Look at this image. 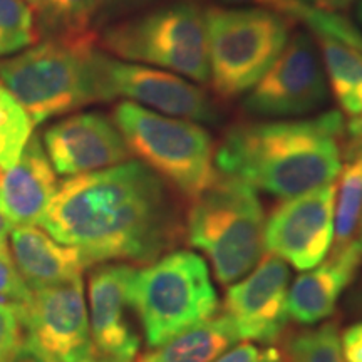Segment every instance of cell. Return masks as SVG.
I'll return each instance as SVG.
<instances>
[{"mask_svg":"<svg viewBox=\"0 0 362 362\" xmlns=\"http://www.w3.org/2000/svg\"><path fill=\"white\" fill-rule=\"evenodd\" d=\"M341 342L346 362H362V320L344 330Z\"/></svg>","mask_w":362,"mask_h":362,"instance_id":"cell-30","label":"cell"},{"mask_svg":"<svg viewBox=\"0 0 362 362\" xmlns=\"http://www.w3.org/2000/svg\"><path fill=\"white\" fill-rule=\"evenodd\" d=\"M265 215L257 189L218 171L185 216L188 245L205 253L221 285H232L259 264Z\"/></svg>","mask_w":362,"mask_h":362,"instance_id":"cell-3","label":"cell"},{"mask_svg":"<svg viewBox=\"0 0 362 362\" xmlns=\"http://www.w3.org/2000/svg\"><path fill=\"white\" fill-rule=\"evenodd\" d=\"M33 129L34 123L24 107L0 84V173L19 161Z\"/></svg>","mask_w":362,"mask_h":362,"instance_id":"cell-25","label":"cell"},{"mask_svg":"<svg viewBox=\"0 0 362 362\" xmlns=\"http://www.w3.org/2000/svg\"><path fill=\"white\" fill-rule=\"evenodd\" d=\"M325 76L347 124L362 121V52L330 37H315Z\"/></svg>","mask_w":362,"mask_h":362,"instance_id":"cell-20","label":"cell"},{"mask_svg":"<svg viewBox=\"0 0 362 362\" xmlns=\"http://www.w3.org/2000/svg\"><path fill=\"white\" fill-rule=\"evenodd\" d=\"M40 225L89 265H148L185 238L178 192L141 161L62 181Z\"/></svg>","mask_w":362,"mask_h":362,"instance_id":"cell-1","label":"cell"},{"mask_svg":"<svg viewBox=\"0 0 362 362\" xmlns=\"http://www.w3.org/2000/svg\"><path fill=\"white\" fill-rule=\"evenodd\" d=\"M101 0H40L39 21L51 37L93 35L90 22Z\"/></svg>","mask_w":362,"mask_h":362,"instance_id":"cell-24","label":"cell"},{"mask_svg":"<svg viewBox=\"0 0 362 362\" xmlns=\"http://www.w3.org/2000/svg\"><path fill=\"white\" fill-rule=\"evenodd\" d=\"M291 270L282 259L267 253L247 277L225 293L223 315L233 324L240 342L272 346L282 339L288 320Z\"/></svg>","mask_w":362,"mask_h":362,"instance_id":"cell-14","label":"cell"},{"mask_svg":"<svg viewBox=\"0 0 362 362\" xmlns=\"http://www.w3.org/2000/svg\"><path fill=\"white\" fill-rule=\"evenodd\" d=\"M304 2H307V4H310V6H315V7H317V4H319V0H304Z\"/></svg>","mask_w":362,"mask_h":362,"instance_id":"cell-38","label":"cell"},{"mask_svg":"<svg viewBox=\"0 0 362 362\" xmlns=\"http://www.w3.org/2000/svg\"><path fill=\"white\" fill-rule=\"evenodd\" d=\"M103 49L121 61L143 62L194 83L210 81L205 12L189 2L165 6L107 27Z\"/></svg>","mask_w":362,"mask_h":362,"instance_id":"cell-8","label":"cell"},{"mask_svg":"<svg viewBox=\"0 0 362 362\" xmlns=\"http://www.w3.org/2000/svg\"><path fill=\"white\" fill-rule=\"evenodd\" d=\"M96 42V34L49 37L0 61V84L24 107L34 126L98 103Z\"/></svg>","mask_w":362,"mask_h":362,"instance_id":"cell-4","label":"cell"},{"mask_svg":"<svg viewBox=\"0 0 362 362\" xmlns=\"http://www.w3.org/2000/svg\"><path fill=\"white\" fill-rule=\"evenodd\" d=\"M12 259L30 291L83 277L89 262L78 248L62 245L35 225L13 226Z\"/></svg>","mask_w":362,"mask_h":362,"instance_id":"cell-18","label":"cell"},{"mask_svg":"<svg viewBox=\"0 0 362 362\" xmlns=\"http://www.w3.org/2000/svg\"><path fill=\"white\" fill-rule=\"evenodd\" d=\"M284 362H285V361H284Z\"/></svg>","mask_w":362,"mask_h":362,"instance_id":"cell-42","label":"cell"},{"mask_svg":"<svg viewBox=\"0 0 362 362\" xmlns=\"http://www.w3.org/2000/svg\"><path fill=\"white\" fill-rule=\"evenodd\" d=\"M285 362H346L336 320L319 327L293 330L284 341Z\"/></svg>","mask_w":362,"mask_h":362,"instance_id":"cell-23","label":"cell"},{"mask_svg":"<svg viewBox=\"0 0 362 362\" xmlns=\"http://www.w3.org/2000/svg\"><path fill=\"white\" fill-rule=\"evenodd\" d=\"M21 319L25 342L49 362L94 359L83 277L33 291Z\"/></svg>","mask_w":362,"mask_h":362,"instance_id":"cell-11","label":"cell"},{"mask_svg":"<svg viewBox=\"0 0 362 362\" xmlns=\"http://www.w3.org/2000/svg\"><path fill=\"white\" fill-rule=\"evenodd\" d=\"M12 228H13L12 221L7 218L2 210H0V245H2V243H7V238L8 235H11Z\"/></svg>","mask_w":362,"mask_h":362,"instance_id":"cell-34","label":"cell"},{"mask_svg":"<svg viewBox=\"0 0 362 362\" xmlns=\"http://www.w3.org/2000/svg\"><path fill=\"white\" fill-rule=\"evenodd\" d=\"M21 309L0 302V362H11L24 344Z\"/></svg>","mask_w":362,"mask_h":362,"instance_id":"cell-28","label":"cell"},{"mask_svg":"<svg viewBox=\"0 0 362 362\" xmlns=\"http://www.w3.org/2000/svg\"><path fill=\"white\" fill-rule=\"evenodd\" d=\"M11 362H49V361L45 359L44 356H40L39 352L35 351L29 342H25L24 339V344H22L19 352L13 356V359Z\"/></svg>","mask_w":362,"mask_h":362,"instance_id":"cell-31","label":"cell"},{"mask_svg":"<svg viewBox=\"0 0 362 362\" xmlns=\"http://www.w3.org/2000/svg\"><path fill=\"white\" fill-rule=\"evenodd\" d=\"M22 2H25L27 6H29L33 11L37 13L39 8H40V0H22Z\"/></svg>","mask_w":362,"mask_h":362,"instance_id":"cell-35","label":"cell"},{"mask_svg":"<svg viewBox=\"0 0 362 362\" xmlns=\"http://www.w3.org/2000/svg\"><path fill=\"white\" fill-rule=\"evenodd\" d=\"M83 362H104V361H96V359H89V361H83Z\"/></svg>","mask_w":362,"mask_h":362,"instance_id":"cell-39","label":"cell"},{"mask_svg":"<svg viewBox=\"0 0 362 362\" xmlns=\"http://www.w3.org/2000/svg\"><path fill=\"white\" fill-rule=\"evenodd\" d=\"M357 19H359V22L362 24V0L357 2Z\"/></svg>","mask_w":362,"mask_h":362,"instance_id":"cell-37","label":"cell"},{"mask_svg":"<svg viewBox=\"0 0 362 362\" xmlns=\"http://www.w3.org/2000/svg\"><path fill=\"white\" fill-rule=\"evenodd\" d=\"M342 115L235 124L215 151L220 173L288 200L332 185L342 166Z\"/></svg>","mask_w":362,"mask_h":362,"instance_id":"cell-2","label":"cell"},{"mask_svg":"<svg viewBox=\"0 0 362 362\" xmlns=\"http://www.w3.org/2000/svg\"><path fill=\"white\" fill-rule=\"evenodd\" d=\"M346 131H347V136H349V139H351L349 146L362 149V121L347 124Z\"/></svg>","mask_w":362,"mask_h":362,"instance_id":"cell-32","label":"cell"},{"mask_svg":"<svg viewBox=\"0 0 362 362\" xmlns=\"http://www.w3.org/2000/svg\"><path fill=\"white\" fill-rule=\"evenodd\" d=\"M112 121L131 155L189 202L218 176L214 138L194 121L160 115L129 101L116 104Z\"/></svg>","mask_w":362,"mask_h":362,"instance_id":"cell-6","label":"cell"},{"mask_svg":"<svg viewBox=\"0 0 362 362\" xmlns=\"http://www.w3.org/2000/svg\"><path fill=\"white\" fill-rule=\"evenodd\" d=\"M98 101L124 98L160 115L211 123L216 119L215 103L198 86L170 71L129 64L98 51L94 56Z\"/></svg>","mask_w":362,"mask_h":362,"instance_id":"cell-9","label":"cell"},{"mask_svg":"<svg viewBox=\"0 0 362 362\" xmlns=\"http://www.w3.org/2000/svg\"><path fill=\"white\" fill-rule=\"evenodd\" d=\"M214 362H284V357L275 347L260 349L253 342H242L233 346Z\"/></svg>","mask_w":362,"mask_h":362,"instance_id":"cell-29","label":"cell"},{"mask_svg":"<svg viewBox=\"0 0 362 362\" xmlns=\"http://www.w3.org/2000/svg\"><path fill=\"white\" fill-rule=\"evenodd\" d=\"M334 183L279 203L265 220V253L302 272L319 265L334 243Z\"/></svg>","mask_w":362,"mask_h":362,"instance_id":"cell-12","label":"cell"},{"mask_svg":"<svg viewBox=\"0 0 362 362\" xmlns=\"http://www.w3.org/2000/svg\"><path fill=\"white\" fill-rule=\"evenodd\" d=\"M30 297L33 291L21 277L7 243H2L0 245V302L22 309L30 300Z\"/></svg>","mask_w":362,"mask_h":362,"instance_id":"cell-27","label":"cell"},{"mask_svg":"<svg viewBox=\"0 0 362 362\" xmlns=\"http://www.w3.org/2000/svg\"><path fill=\"white\" fill-rule=\"evenodd\" d=\"M44 149L54 171L79 176L133 160L115 121L101 112H78L44 133Z\"/></svg>","mask_w":362,"mask_h":362,"instance_id":"cell-15","label":"cell"},{"mask_svg":"<svg viewBox=\"0 0 362 362\" xmlns=\"http://www.w3.org/2000/svg\"><path fill=\"white\" fill-rule=\"evenodd\" d=\"M35 12L22 0H0V57L37 42Z\"/></svg>","mask_w":362,"mask_h":362,"instance_id":"cell-26","label":"cell"},{"mask_svg":"<svg viewBox=\"0 0 362 362\" xmlns=\"http://www.w3.org/2000/svg\"><path fill=\"white\" fill-rule=\"evenodd\" d=\"M361 243V250H362V242H359Z\"/></svg>","mask_w":362,"mask_h":362,"instance_id":"cell-41","label":"cell"},{"mask_svg":"<svg viewBox=\"0 0 362 362\" xmlns=\"http://www.w3.org/2000/svg\"><path fill=\"white\" fill-rule=\"evenodd\" d=\"M361 262V243L352 240L346 247L332 248L325 262L304 270L288 287V319L302 325H315L329 319L344 291L354 282Z\"/></svg>","mask_w":362,"mask_h":362,"instance_id":"cell-16","label":"cell"},{"mask_svg":"<svg viewBox=\"0 0 362 362\" xmlns=\"http://www.w3.org/2000/svg\"><path fill=\"white\" fill-rule=\"evenodd\" d=\"M57 192L56 171L37 134L30 136L19 161L0 173V210L13 226L37 225Z\"/></svg>","mask_w":362,"mask_h":362,"instance_id":"cell-17","label":"cell"},{"mask_svg":"<svg viewBox=\"0 0 362 362\" xmlns=\"http://www.w3.org/2000/svg\"><path fill=\"white\" fill-rule=\"evenodd\" d=\"M361 242H362V218H361Z\"/></svg>","mask_w":362,"mask_h":362,"instance_id":"cell-40","label":"cell"},{"mask_svg":"<svg viewBox=\"0 0 362 362\" xmlns=\"http://www.w3.org/2000/svg\"><path fill=\"white\" fill-rule=\"evenodd\" d=\"M356 0H319L317 7L325 8V11H332V12H339V11H346L349 8Z\"/></svg>","mask_w":362,"mask_h":362,"instance_id":"cell-33","label":"cell"},{"mask_svg":"<svg viewBox=\"0 0 362 362\" xmlns=\"http://www.w3.org/2000/svg\"><path fill=\"white\" fill-rule=\"evenodd\" d=\"M136 267L124 262L99 264L89 275V327L94 357L104 362H134L141 336L138 332L131 284Z\"/></svg>","mask_w":362,"mask_h":362,"instance_id":"cell-13","label":"cell"},{"mask_svg":"<svg viewBox=\"0 0 362 362\" xmlns=\"http://www.w3.org/2000/svg\"><path fill=\"white\" fill-rule=\"evenodd\" d=\"M336 206H334V243L342 248L354 240L362 218V149H346V163L339 171Z\"/></svg>","mask_w":362,"mask_h":362,"instance_id":"cell-22","label":"cell"},{"mask_svg":"<svg viewBox=\"0 0 362 362\" xmlns=\"http://www.w3.org/2000/svg\"><path fill=\"white\" fill-rule=\"evenodd\" d=\"M131 298L149 349L215 317L220 305L210 269L192 250H171L136 270Z\"/></svg>","mask_w":362,"mask_h":362,"instance_id":"cell-5","label":"cell"},{"mask_svg":"<svg viewBox=\"0 0 362 362\" xmlns=\"http://www.w3.org/2000/svg\"><path fill=\"white\" fill-rule=\"evenodd\" d=\"M205 21L208 83L223 101L248 93L291 39L292 21L264 8L210 7Z\"/></svg>","mask_w":362,"mask_h":362,"instance_id":"cell-7","label":"cell"},{"mask_svg":"<svg viewBox=\"0 0 362 362\" xmlns=\"http://www.w3.org/2000/svg\"><path fill=\"white\" fill-rule=\"evenodd\" d=\"M230 6H248L279 13L285 19L300 21L314 30L315 37H330L362 52V33L341 13L310 6L304 0H220Z\"/></svg>","mask_w":362,"mask_h":362,"instance_id":"cell-21","label":"cell"},{"mask_svg":"<svg viewBox=\"0 0 362 362\" xmlns=\"http://www.w3.org/2000/svg\"><path fill=\"white\" fill-rule=\"evenodd\" d=\"M356 300H357V309L362 312V287L359 288V292L356 293Z\"/></svg>","mask_w":362,"mask_h":362,"instance_id":"cell-36","label":"cell"},{"mask_svg":"<svg viewBox=\"0 0 362 362\" xmlns=\"http://www.w3.org/2000/svg\"><path fill=\"white\" fill-rule=\"evenodd\" d=\"M327 76L315 40L304 33L288 39L270 69L243 99V110L262 117H296L324 106Z\"/></svg>","mask_w":362,"mask_h":362,"instance_id":"cell-10","label":"cell"},{"mask_svg":"<svg viewBox=\"0 0 362 362\" xmlns=\"http://www.w3.org/2000/svg\"><path fill=\"white\" fill-rule=\"evenodd\" d=\"M238 342L233 324L220 314L170 339L134 362H214Z\"/></svg>","mask_w":362,"mask_h":362,"instance_id":"cell-19","label":"cell"}]
</instances>
